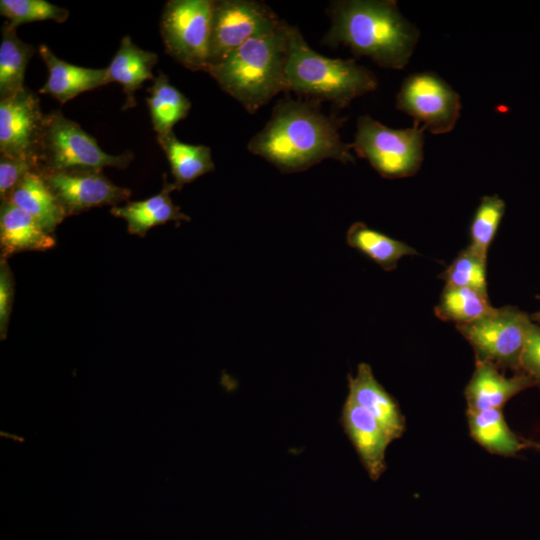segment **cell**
Here are the masks:
<instances>
[{
  "mask_svg": "<svg viewBox=\"0 0 540 540\" xmlns=\"http://www.w3.org/2000/svg\"><path fill=\"white\" fill-rule=\"evenodd\" d=\"M280 22L281 19L264 2L213 1L208 68L223 60L246 41L271 30Z\"/></svg>",
  "mask_w": 540,
  "mask_h": 540,
  "instance_id": "10",
  "label": "cell"
},
{
  "mask_svg": "<svg viewBox=\"0 0 540 540\" xmlns=\"http://www.w3.org/2000/svg\"><path fill=\"white\" fill-rule=\"evenodd\" d=\"M39 164L25 159L0 155V198L5 201L12 190L30 172L38 171Z\"/></svg>",
  "mask_w": 540,
  "mask_h": 540,
  "instance_id": "30",
  "label": "cell"
},
{
  "mask_svg": "<svg viewBox=\"0 0 540 540\" xmlns=\"http://www.w3.org/2000/svg\"><path fill=\"white\" fill-rule=\"evenodd\" d=\"M178 190L174 183L167 181V175H163V187L161 191L145 200L128 202L124 206H114L110 212L112 215L122 218L127 222L130 234L144 237L154 226L173 221L177 225L182 221H190L191 218L174 204L170 193Z\"/></svg>",
  "mask_w": 540,
  "mask_h": 540,
  "instance_id": "18",
  "label": "cell"
},
{
  "mask_svg": "<svg viewBox=\"0 0 540 540\" xmlns=\"http://www.w3.org/2000/svg\"><path fill=\"white\" fill-rule=\"evenodd\" d=\"M213 0H169L160 19L166 53L191 71H205Z\"/></svg>",
  "mask_w": 540,
  "mask_h": 540,
  "instance_id": "7",
  "label": "cell"
},
{
  "mask_svg": "<svg viewBox=\"0 0 540 540\" xmlns=\"http://www.w3.org/2000/svg\"><path fill=\"white\" fill-rule=\"evenodd\" d=\"M133 153L120 155L104 152L96 139L59 110L46 114L39 154V169L49 171L97 170L105 167L124 169Z\"/></svg>",
  "mask_w": 540,
  "mask_h": 540,
  "instance_id": "6",
  "label": "cell"
},
{
  "mask_svg": "<svg viewBox=\"0 0 540 540\" xmlns=\"http://www.w3.org/2000/svg\"><path fill=\"white\" fill-rule=\"evenodd\" d=\"M34 53V46L22 41L17 36L16 28L5 22L1 28L0 43V99L25 88V71Z\"/></svg>",
  "mask_w": 540,
  "mask_h": 540,
  "instance_id": "25",
  "label": "cell"
},
{
  "mask_svg": "<svg viewBox=\"0 0 540 540\" xmlns=\"http://www.w3.org/2000/svg\"><path fill=\"white\" fill-rule=\"evenodd\" d=\"M467 419L470 436L492 454L514 456L526 446L510 430L501 409H467Z\"/></svg>",
  "mask_w": 540,
  "mask_h": 540,
  "instance_id": "22",
  "label": "cell"
},
{
  "mask_svg": "<svg viewBox=\"0 0 540 540\" xmlns=\"http://www.w3.org/2000/svg\"><path fill=\"white\" fill-rule=\"evenodd\" d=\"M347 397L369 412L384 428L391 441L405 431V419L396 400L375 378L367 363H360L355 376L348 374Z\"/></svg>",
  "mask_w": 540,
  "mask_h": 540,
  "instance_id": "14",
  "label": "cell"
},
{
  "mask_svg": "<svg viewBox=\"0 0 540 540\" xmlns=\"http://www.w3.org/2000/svg\"><path fill=\"white\" fill-rule=\"evenodd\" d=\"M157 142L169 161L174 177L173 183L178 190L185 184L215 170L208 146L184 143L176 137L174 132L157 135Z\"/></svg>",
  "mask_w": 540,
  "mask_h": 540,
  "instance_id": "21",
  "label": "cell"
},
{
  "mask_svg": "<svg viewBox=\"0 0 540 540\" xmlns=\"http://www.w3.org/2000/svg\"><path fill=\"white\" fill-rule=\"evenodd\" d=\"M46 114L30 89L0 99V152L39 164Z\"/></svg>",
  "mask_w": 540,
  "mask_h": 540,
  "instance_id": "11",
  "label": "cell"
},
{
  "mask_svg": "<svg viewBox=\"0 0 540 540\" xmlns=\"http://www.w3.org/2000/svg\"><path fill=\"white\" fill-rule=\"evenodd\" d=\"M38 52L48 69V78L39 92L66 103L79 94L108 84L106 68L81 67L59 59L46 45Z\"/></svg>",
  "mask_w": 540,
  "mask_h": 540,
  "instance_id": "16",
  "label": "cell"
},
{
  "mask_svg": "<svg viewBox=\"0 0 540 540\" xmlns=\"http://www.w3.org/2000/svg\"><path fill=\"white\" fill-rule=\"evenodd\" d=\"M505 202L498 195L482 197L470 226V247L487 258L500 222L505 213Z\"/></svg>",
  "mask_w": 540,
  "mask_h": 540,
  "instance_id": "27",
  "label": "cell"
},
{
  "mask_svg": "<svg viewBox=\"0 0 540 540\" xmlns=\"http://www.w3.org/2000/svg\"><path fill=\"white\" fill-rule=\"evenodd\" d=\"M14 299V278L6 259L0 260V337L4 340Z\"/></svg>",
  "mask_w": 540,
  "mask_h": 540,
  "instance_id": "32",
  "label": "cell"
},
{
  "mask_svg": "<svg viewBox=\"0 0 540 540\" xmlns=\"http://www.w3.org/2000/svg\"><path fill=\"white\" fill-rule=\"evenodd\" d=\"M396 108L414 119V124L432 134L450 132L460 116L459 94L431 71L410 74L396 96Z\"/></svg>",
  "mask_w": 540,
  "mask_h": 540,
  "instance_id": "9",
  "label": "cell"
},
{
  "mask_svg": "<svg viewBox=\"0 0 540 540\" xmlns=\"http://www.w3.org/2000/svg\"><path fill=\"white\" fill-rule=\"evenodd\" d=\"M290 25L284 20L232 51L207 73L250 114L280 92H287L286 63Z\"/></svg>",
  "mask_w": 540,
  "mask_h": 540,
  "instance_id": "3",
  "label": "cell"
},
{
  "mask_svg": "<svg viewBox=\"0 0 540 540\" xmlns=\"http://www.w3.org/2000/svg\"><path fill=\"white\" fill-rule=\"evenodd\" d=\"M287 92L338 108L375 91V74L352 59L329 58L313 50L295 26L289 28L286 63Z\"/></svg>",
  "mask_w": 540,
  "mask_h": 540,
  "instance_id": "4",
  "label": "cell"
},
{
  "mask_svg": "<svg viewBox=\"0 0 540 540\" xmlns=\"http://www.w3.org/2000/svg\"><path fill=\"white\" fill-rule=\"evenodd\" d=\"M1 436H4L6 438H13L14 440H17L19 442H24V439L23 438H20L18 436H15V435H11V434H8V433H5V432H1Z\"/></svg>",
  "mask_w": 540,
  "mask_h": 540,
  "instance_id": "33",
  "label": "cell"
},
{
  "mask_svg": "<svg viewBox=\"0 0 540 540\" xmlns=\"http://www.w3.org/2000/svg\"><path fill=\"white\" fill-rule=\"evenodd\" d=\"M486 268L487 258L468 246L459 252L441 278L447 286L468 287L488 295Z\"/></svg>",
  "mask_w": 540,
  "mask_h": 540,
  "instance_id": "28",
  "label": "cell"
},
{
  "mask_svg": "<svg viewBox=\"0 0 540 540\" xmlns=\"http://www.w3.org/2000/svg\"><path fill=\"white\" fill-rule=\"evenodd\" d=\"M531 320L537 324H540V310L531 316Z\"/></svg>",
  "mask_w": 540,
  "mask_h": 540,
  "instance_id": "34",
  "label": "cell"
},
{
  "mask_svg": "<svg viewBox=\"0 0 540 540\" xmlns=\"http://www.w3.org/2000/svg\"><path fill=\"white\" fill-rule=\"evenodd\" d=\"M157 61L156 53L139 48L129 36L121 39L117 52L106 67V74L108 83L118 82L123 87L126 95L123 109L136 106L134 94L146 80H154L152 69Z\"/></svg>",
  "mask_w": 540,
  "mask_h": 540,
  "instance_id": "19",
  "label": "cell"
},
{
  "mask_svg": "<svg viewBox=\"0 0 540 540\" xmlns=\"http://www.w3.org/2000/svg\"><path fill=\"white\" fill-rule=\"evenodd\" d=\"M493 309L488 295L468 287L446 285L434 312L440 320L459 325L476 321Z\"/></svg>",
  "mask_w": 540,
  "mask_h": 540,
  "instance_id": "26",
  "label": "cell"
},
{
  "mask_svg": "<svg viewBox=\"0 0 540 540\" xmlns=\"http://www.w3.org/2000/svg\"><path fill=\"white\" fill-rule=\"evenodd\" d=\"M498 369L487 362H476L464 391L467 409H501L513 396L536 385L535 380L524 372L506 377Z\"/></svg>",
  "mask_w": 540,
  "mask_h": 540,
  "instance_id": "15",
  "label": "cell"
},
{
  "mask_svg": "<svg viewBox=\"0 0 540 540\" xmlns=\"http://www.w3.org/2000/svg\"><path fill=\"white\" fill-rule=\"evenodd\" d=\"M56 242L41 224L30 214L8 201L0 207L1 259L24 251H45Z\"/></svg>",
  "mask_w": 540,
  "mask_h": 540,
  "instance_id": "17",
  "label": "cell"
},
{
  "mask_svg": "<svg viewBox=\"0 0 540 540\" xmlns=\"http://www.w3.org/2000/svg\"><path fill=\"white\" fill-rule=\"evenodd\" d=\"M0 14L9 20L7 22L13 28L45 20L63 23L69 17L67 9L45 0H1Z\"/></svg>",
  "mask_w": 540,
  "mask_h": 540,
  "instance_id": "29",
  "label": "cell"
},
{
  "mask_svg": "<svg viewBox=\"0 0 540 540\" xmlns=\"http://www.w3.org/2000/svg\"><path fill=\"white\" fill-rule=\"evenodd\" d=\"M531 317L513 306L494 308L482 318L456 325L474 350L476 362L518 370Z\"/></svg>",
  "mask_w": 540,
  "mask_h": 540,
  "instance_id": "8",
  "label": "cell"
},
{
  "mask_svg": "<svg viewBox=\"0 0 540 540\" xmlns=\"http://www.w3.org/2000/svg\"><path fill=\"white\" fill-rule=\"evenodd\" d=\"M39 173L66 216L76 215L94 207L106 205L114 207L127 201L131 195L128 188L113 184L102 171L39 169Z\"/></svg>",
  "mask_w": 540,
  "mask_h": 540,
  "instance_id": "12",
  "label": "cell"
},
{
  "mask_svg": "<svg viewBox=\"0 0 540 540\" xmlns=\"http://www.w3.org/2000/svg\"><path fill=\"white\" fill-rule=\"evenodd\" d=\"M344 121L322 113L319 103L283 98L247 149L282 173L302 172L326 159L355 163L352 145L340 136Z\"/></svg>",
  "mask_w": 540,
  "mask_h": 540,
  "instance_id": "1",
  "label": "cell"
},
{
  "mask_svg": "<svg viewBox=\"0 0 540 540\" xmlns=\"http://www.w3.org/2000/svg\"><path fill=\"white\" fill-rule=\"evenodd\" d=\"M340 422L370 479L378 480L386 470L385 454L392 442L384 428L348 397L342 407Z\"/></svg>",
  "mask_w": 540,
  "mask_h": 540,
  "instance_id": "13",
  "label": "cell"
},
{
  "mask_svg": "<svg viewBox=\"0 0 540 540\" xmlns=\"http://www.w3.org/2000/svg\"><path fill=\"white\" fill-rule=\"evenodd\" d=\"M147 91L146 102L155 132L157 135L173 132L174 125L187 117L191 109L190 100L161 72Z\"/></svg>",
  "mask_w": 540,
  "mask_h": 540,
  "instance_id": "23",
  "label": "cell"
},
{
  "mask_svg": "<svg viewBox=\"0 0 540 540\" xmlns=\"http://www.w3.org/2000/svg\"><path fill=\"white\" fill-rule=\"evenodd\" d=\"M519 367L540 386V324L532 320L526 331Z\"/></svg>",
  "mask_w": 540,
  "mask_h": 540,
  "instance_id": "31",
  "label": "cell"
},
{
  "mask_svg": "<svg viewBox=\"0 0 540 540\" xmlns=\"http://www.w3.org/2000/svg\"><path fill=\"white\" fill-rule=\"evenodd\" d=\"M327 13L331 26L323 44L343 45L355 56H366L388 69H403L409 62L420 32L393 0H339Z\"/></svg>",
  "mask_w": 540,
  "mask_h": 540,
  "instance_id": "2",
  "label": "cell"
},
{
  "mask_svg": "<svg viewBox=\"0 0 540 540\" xmlns=\"http://www.w3.org/2000/svg\"><path fill=\"white\" fill-rule=\"evenodd\" d=\"M531 445L540 450V443H532Z\"/></svg>",
  "mask_w": 540,
  "mask_h": 540,
  "instance_id": "35",
  "label": "cell"
},
{
  "mask_svg": "<svg viewBox=\"0 0 540 540\" xmlns=\"http://www.w3.org/2000/svg\"><path fill=\"white\" fill-rule=\"evenodd\" d=\"M347 244L377 263L383 270H394L404 256L417 254L404 242L369 228L363 222L353 223L346 233Z\"/></svg>",
  "mask_w": 540,
  "mask_h": 540,
  "instance_id": "24",
  "label": "cell"
},
{
  "mask_svg": "<svg viewBox=\"0 0 540 540\" xmlns=\"http://www.w3.org/2000/svg\"><path fill=\"white\" fill-rule=\"evenodd\" d=\"M355 153L366 159L384 178L415 175L423 162L424 129L413 125L405 129L389 128L369 115L357 119Z\"/></svg>",
  "mask_w": 540,
  "mask_h": 540,
  "instance_id": "5",
  "label": "cell"
},
{
  "mask_svg": "<svg viewBox=\"0 0 540 540\" xmlns=\"http://www.w3.org/2000/svg\"><path fill=\"white\" fill-rule=\"evenodd\" d=\"M5 201L30 214L50 234L66 217L39 170L28 173Z\"/></svg>",
  "mask_w": 540,
  "mask_h": 540,
  "instance_id": "20",
  "label": "cell"
}]
</instances>
